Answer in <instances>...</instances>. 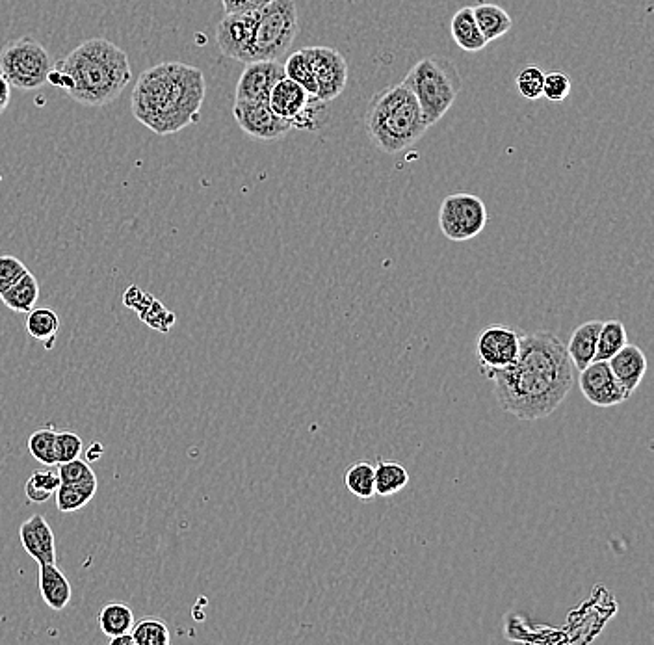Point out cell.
Here are the masks:
<instances>
[{"mask_svg":"<svg viewBox=\"0 0 654 645\" xmlns=\"http://www.w3.org/2000/svg\"><path fill=\"white\" fill-rule=\"evenodd\" d=\"M485 376L495 383L500 408L526 422L552 415L576 383V370L565 344L550 331L521 335L515 363Z\"/></svg>","mask_w":654,"mask_h":645,"instance_id":"obj_1","label":"cell"},{"mask_svg":"<svg viewBox=\"0 0 654 645\" xmlns=\"http://www.w3.org/2000/svg\"><path fill=\"white\" fill-rule=\"evenodd\" d=\"M207 82L199 67L164 62L142 71L132 90L131 108L149 131L170 136L201 118Z\"/></svg>","mask_w":654,"mask_h":645,"instance_id":"obj_2","label":"cell"},{"mask_svg":"<svg viewBox=\"0 0 654 645\" xmlns=\"http://www.w3.org/2000/svg\"><path fill=\"white\" fill-rule=\"evenodd\" d=\"M131 79L127 53L112 41L92 38L53 66L47 84L64 90L79 105L101 108L114 103Z\"/></svg>","mask_w":654,"mask_h":645,"instance_id":"obj_3","label":"cell"},{"mask_svg":"<svg viewBox=\"0 0 654 645\" xmlns=\"http://www.w3.org/2000/svg\"><path fill=\"white\" fill-rule=\"evenodd\" d=\"M365 125L370 142L387 155L406 151L432 127L404 80L383 88L370 101Z\"/></svg>","mask_w":654,"mask_h":645,"instance_id":"obj_4","label":"cell"},{"mask_svg":"<svg viewBox=\"0 0 654 645\" xmlns=\"http://www.w3.org/2000/svg\"><path fill=\"white\" fill-rule=\"evenodd\" d=\"M404 82L417 97L422 114L430 125L443 119L463 88L458 67L443 56L422 58L409 69Z\"/></svg>","mask_w":654,"mask_h":645,"instance_id":"obj_5","label":"cell"},{"mask_svg":"<svg viewBox=\"0 0 654 645\" xmlns=\"http://www.w3.org/2000/svg\"><path fill=\"white\" fill-rule=\"evenodd\" d=\"M298 6L294 0H272L259 10L248 62L281 60L298 36Z\"/></svg>","mask_w":654,"mask_h":645,"instance_id":"obj_6","label":"cell"},{"mask_svg":"<svg viewBox=\"0 0 654 645\" xmlns=\"http://www.w3.org/2000/svg\"><path fill=\"white\" fill-rule=\"evenodd\" d=\"M53 66L49 51L32 36L8 41L0 49V75L10 82V86L23 92L43 88Z\"/></svg>","mask_w":654,"mask_h":645,"instance_id":"obj_7","label":"cell"},{"mask_svg":"<svg viewBox=\"0 0 654 645\" xmlns=\"http://www.w3.org/2000/svg\"><path fill=\"white\" fill-rule=\"evenodd\" d=\"M268 105L279 118L287 119L292 129L314 131L327 119V103L305 92L294 80L281 79L268 97Z\"/></svg>","mask_w":654,"mask_h":645,"instance_id":"obj_8","label":"cell"},{"mask_svg":"<svg viewBox=\"0 0 654 645\" xmlns=\"http://www.w3.org/2000/svg\"><path fill=\"white\" fill-rule=\"evenodd\" d=\"M489 214L484 201L474 194L446 196L439 209L441 233L452 242H467L476 238L487 225Z\"/></svg>","mask_w":654,"mask_h":645,"instance_id":"obj_9","label":"cell"},{"mask_svg":"<svg viewBox=\"0 0 654 645\" xmlns=\"http://www.w3.org/2000/svg\"><path fill=\"white\" fill-rule=\"evenodd\" d=\"M521 348V333L502 326L493 324L480 331L476 339V356L480 363V370L487 374L493 370L508 369L515 363Z\"/></svg>","mask_w":654,"mask_h":645,"instance_id":"obj_10","label":"cell"},{"mask_svg":"<svg viewBox=\"0 0 654 645\" xmlns=\"http://www.w3.org/2000/svg\"><path fill=\"white\" fill-rule=\"evenodd\" d=\"M316 80V99L329 103L337 99L348 82V64L346 58L337 49L331 47H307L303 49Z\"/></svg>","mask_w":654,"mask_h":645,"instance_id":"obj_11","label":"cell"},{"mask_svg":"<svg viewBox=\"0 0 654 645\" xmlns=\"http://www.w3.org/2000/svg\"><path fill=\"white\" fill-rule=\"evenodd\" d=\"M578 383L582 395L597 408H615L630 398L625 387L617 382L608 361H591L586 369L578 372Z\"/></svg>","mask_w":654,"mask_h":645,"instance_id":"obj_12","label":"cell"},{"mask_svg":"<svg viewBox=\"0 0 654 645\" xmlns=\"http://www.w3.org/2000/svg\"><path fill=\"white\" fill-rule=\"evenodd\" d=\"M233 116L249 138L259 142H275L292 131L287 119L279 118L268 103H244L235 101Z\"/></svg>","mask_w":654,"mask_h":645,"instance_id":"obj_13","label":"cell"},{"mask_svg":"<svg viewBox=\"0 0 654 645\" xmlns=\"http://www.w3.org/2000/svg\"><path fill=\"white\" fill-rule=\"evenodd\" d=\"M257 17H259V10L223 15L222 21L216 27V43L223 56L233 58L242 64L248 62Z\"/></svg>","mask_w":654,"mask_h":645,"instance_id":"obj_14","label":"cell"},{"mask_svg":"<svg viewBox=\"0 0 654 645\" xmlns=\"http://www.w3.org/2000/svg\"><path fill=\"white\" fill-rule=\"evenodd\" d=\"M281 79H285V67L279 60L249 62L236 84L235 101L268 103L270 93Z\"/></svg>","mask_w":654,"mask_h":645,"instance_id":"obj_15","label":"cell"},{"mask_svg":"<svg viewBox=\"0 0 654 645\" xmlns=\"http://www.w3.org/2000/svg\"><path fill=\"white\" fill-rule=\"evenodd\" d=\"M23 549L38 566L56 564V543L51 525L43 515H32L19 528Z\"/></svg>","mask_w":654,"mask_h":645,"instance_id":"obj_16","label":"cell"},{"mask_svg":"<svg viewBox=\"0 0 654 645\" xmlns=\"http://www.w3.org/2000/svg\"><path fill=\"white\" fill-rule=\"evenodd\" d=\"M608 365L614 372L617 382L625 387L628 395L640 387L643 376L647 372V356L643 354L640 346L625 344L614 357L608 359Z\"/></svg>","mask_w":654,"mask_h":645,"instance_id":"obj_17","label":"cell"},{"mask_svg":"<svg viewBox=\"0 0 654 645\" xmlns=\"http://www.w3.org/2000/svg\"><path fill=\"white\" fill-rule=\"evenodd\" d=\"M601 326V320H588L573 331L565 350L576 372L586 369L591 361H595Z\"/></svg>","mask_w":654,"mask_h":645,"instance_id":"obj_18","label":"cell"},{"mask_svg":"<svg viewBox=\"0 0 654 645\" xmlns=\"http://www.w3.org/2000/svg\"><path fill=\"white\" fill-rule=\"evenodd\" d=\"M38 584H40V593L45 605L54 612H62L71 603V595H73L71 584L64 575V571L56 564L40 566Z\"/></svg>","mask_w":654,"mask_h":645,"instance_id":"obj_19","label":"cell"},{"mask_svg":"<svg viewBox=\"0 0 654 645\" xmlns=\"http://www.w3.org/2000/svg\"><path fill=\"white\" fill-rule=\"evenodd\" d=\"M450 32L456 45L465 53H480L487 45L472 14V6H465L456 12L450 23Z\"/></svg>","mask_w":654,"mask_h":645,"instance_id":"obj_20","label":"cell"},{"mask_svg":"<svg viewBox=\"0 0 654 645\" xmlns=\"http://www.w3.org/2000/svg\"><path fill=\"white\" fill-rule=\"evenodd\" d=\"M40 298V283L28 270L12 287L0 292L2 303L14 313H30Z\"/></svg>","mask_w":654,"mask_h":645,"instance_id":"obj_21","label":"cell"},{"mask_svg":"<svg viewBox=\"0 0 654 645\" xmlns=\"http://www.w3.org/2000/svg\"><path fill=\"white\" fill-rule=\"evenodd\" d=\"M472 14H474L478 28H480V32H482V36H484L487 43L506 36L513 27L510 14L497 4L474 6Z\"/></svg>","mask_w":654,"mask_h":645,"instance_id":"obj_22","label":"cell"},{"mask_svg":"<svg viewBox=\"0 0 654 645\" xmlns=\"http://www.w3.org/2000/svg\"><path fill=\"white\" fill-rule=\"evenodd\" d=\"M409 473L398 461L380 460L374 465V486L378 497H393L407 488Z\"/></svg>","mask_w":654,"mask_h":645,"instance_id":"obj_23","label":"cell"},{"mask_svg":"<svg viewBox=\"0 0 654 645\" xmlns=\"http://www.w3.org/2000/svg\"><path fill=\"white\" fill-rule=\"evenodd\" d=\"M99 488L97 476L88 478L79 484H60V488L56 489V506L60 512L64 514H73L82 510L88 502L92 501Z\"/></svg>","mask_w":654,"mask_h":645,"instance_id":"obj_24","label":"cell"},{"mask_svg":"<svg viewBox=\"0 0 654 645\" xmlns=\"http://www.w3.org/2000/svg\"><path fill=\"white\" fill-rule=\"evenodd\" d=\"M344 484L357 499L372 501L376 497L374 465L370 461H355L344 473Z\"/></svg>","mask_w":654,"mask_h":645,"instance_id":"obj_25","label":"cell"},{"mask_svg":"<svg viewBox=\"0 0 654 645\" xmlns=\"http://www.w3.org/2000/svg\"><path fill=\"white\" fill-rule=\"evenodd\" d=\"M27 331L28 335L36 341H41L47 346V350H51L56 333L60 330V316L53 309L47 307H40V309H32L27 313Z\"/></svg>","mask_w":654,"mask_h":645,"instance_id":"obj_26","label":"cell"},{"mask_svg":"<svg viewBox=\"0 0 654 645\" xmlns=\"http://www.w3.org/2000/svg\"><path fill=\"white\" fill-rule=\"evenodd\" d=\"M97 623L101 631L108 638H114L119 634L131 632L134 627V614L131 608L123 603H108V605L99 612Z\"/></svg>","mask_w":654,"mask_h":645,"instance_id":"obj_27","label":"cell"},{"mask_svg":"<svg viewBox=\"0 0 654 645\" xmlns=\"http://www.w3.org/2000/svg\"><path fill=\"white\" fill-rule=\"evenodd\" d=\"M627 343V330H625V324L621 320L602 322L595 361H608Z\"/></svg>","mask_w":654,"mask_h":645,"instance_id":"obj_28","label":"cell"},{"mask_svg":"<svg viewBox=\"0 0 654 645\" xmlns=\"http://www.w3.org/2000/svg\"><path fill=\"white\" fill-rule=\"evenodd\" d=\"M60 476L58 473H54L53 469H45V471H36L28 478L27 484H25V495L30 502H47L54 493L56 489L60 488Z\"/></svg>","mask_w":654,"mask_h":645,"instance_id":"obj_29","label":"cell"},{"mask_svg":"<svg viewBox=\"0 0 654 645\" xmlns=\"http://www.w3.org/2000/svg\"><path fill=\"white\" fill-rule=\"evenodd\" d=\"M56 435L53 428H43L28 439V450L34 456V460L40 461L47 467L58 465V452H56Z\"/></svg>","mask_w":654,"mask_h":645,"instance_id":"obj_30","label":"cell"},{"mask_svg":"<svg viewBox=\"0 0 654 645\" xmlns=\"http://www.w3.org/2000/svg\"><path fill=\"white\" fill-rule=\"evenodd\" d=\"M283 67H285V77L287 79L300 84L305 92L316 95V80H314L313 69H311L309 58H307V54L303 49L290 54Z\"/></svg>","mask_w":654,"mask_h":645,"instance_id":"obj_31","label":"cell"},{"mask_svg":"<svg viewBox=\"0 0 654 645\" xmlns=\"http://www.w3.org/2000/svg\"><path fill=\"white\" fill-rule=\"evenodd\" d=\"M131 634L136 645H168L171 640L166 623L160 619H144L134 623Z\"/></svg>","mask_w":654,"mask_h":645,"instance_id":"obj_32","label":"cell"},{"mask_svg":"<svg viewBox=\"0 0 654 645\" xmlns=\"http://www.w3.org/2000/svg\"><path fill=\"white\" fill-rule=\"evenodd\" d=\"M543 80H545V73L541 71V67L526 66L517 75L515 84H517V90L523 95L524 99L537 101L539 97H543Z\"/></svg>","mask_w":654,"mask_h":645,"instance_id":"obj_33","label":"cell"},{"mask_svg":"<svg viewBox=\"0 0 654 645\" xmlns=\"http://www.w3.org/2000/svg\"><path fill=\"white\" fill-rule=\"evenodd\" d=\"M140 315V320L145 322L149 328L153 330L160 331V333H170L173 324H175V313H171L166 309V305L162 302H158L157 298L153 302L149 303L145 307Z\"/></svg>","mask_w":654,"mask_h":645,"instance_id":"obj_34","label":"cell"},{"mask_svg":"<svg viewBox=\"0 0 654 645\" xmlns=\"http://www.w3.org/2000/svg\"><path fill=\"white\" fill-rule=\"evenodd\" d=\"M571 86H573V82H571L569 75L560 73V71L549 73V75H545V80H543V97L549 99L552 103H562L569 97Z\"/></svg>","mask_w":654,"mask_h":645,"instance_id":"obj_35","label":"cell"},{"mask_svg":"<svg viewBox=\"0 0 654 645\" xmlns=\"http://www.w3.org/2000/svg\"><path fill=\"white\" fill-rule=\"evenodd\" d=\"M58 476H60L62 484H79V482H84L88 478H93L95 473H93L88 461L77 458V460L58 463Z\"/></svg>","mask_w":654,"mask_h":645,"instance_id":"obj_36","label":"cell"},{"mask_svg":"<svg viewBox=\"0 0 654 645\" xmlns=\"http://www.w3.org/2000/svg\"><path fill=\"white\" fill-rule=\"evenodd\" d=\"M27 272V266L14 255H0V292L12 287Z\"/></svg>","mask_w":654,"mask_h":645,"instance_id":"obj_37","label":"cell"},{"mask_svg":"<svg viewBox=\"0 0 654 645\" xmlns=\"http://www.w3.org/2000/svg\"><path fill=\"white\" fill-rule=\"evenodd\" d=\"M84 450L82 439L73 432H58L56 435V452H58V463L77 460Z\"/></svg>","mask_w":654,"mask_h":645,"instance_id":"obj_38","label":"cell"},{"mask_svg":"<svg viewBox=\"0 0 654 645\" xmlns=\"http://www.w3.org/2000/svg\"><path fill=\"white\" fill-rule=\"evenodd\" d=\"M153 300H155V296H153L151 292L138 289L136 285L129 287V289L125 290V294H123V303H125L129 309H132V311H136V313H142L145 307L153 302Z\"/></svg>","mask_w":654,"mask_h":645,"instance_id":"obj_39","label":"cell"},{"mask_svg":"<svg viewBox=\"0 0 654 645\" xmlns=\"http://www.w3.org/2000/svg\"><path fill=\"white\" fill-rule=\"evenodd\" d=\"M272 0H222L225 14H236V12H253L261 10Z\"/></svg>","mask_w":654,"mask_h":645,"instance_id":"obj_40","label":"cell"},{"mask_svg":"<svg viewBox=\"0 0 654 645\" xmlns=\"http://www.w3.org/2000/svg\"><path fill=\"white\" fill-rule=\"evenodd\" d=\"M12 101V86L10 82L0 75V116L6 112Z\"/></svg>","mask_w":654,"mask_h":645,"instance_id":"obj_41","label":"cell"},{"mask_svg":"<svg viewBox=\"0 0 654 645\" xmlns=\"http://www.w3.org/2000/svg\"><path fill=\"white\" fill-rule=\"evenodd\" d=\"M103 452H105V447L101 443H92L90 447L86 448V452H84L86 454V461L93 463V461L103 458Z\"/></svg>","mask_w":654,"mask_h":645,"instance_id":"obj_42","label":"cell"},{"mask_svg":"<svg viewBox=\"0 0 654 645\" xmlns=\"http://www.w3.org/2000/svg\"><path fill=\"white\" fill-rule=\"evenodd\" d=\"M110 644L112 645H136L134 644V638H132L131 632H125V634H119V636H114V638H108Z\"/></svg>","mask_w":654,"mask_h":645,"instance_id":"obj_43","label":"cell"}]
</instances>
